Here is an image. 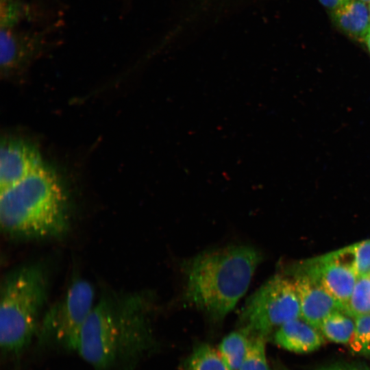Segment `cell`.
Listing matches in <instances>:
<instances>
[{
	"label": "cell",
	"instance_id": "7a4b0ae2",
	"mask_svg": "<svg viewBox=\"0 0 370 370\" xmlns=\"http://www.w3.org/2000/svg\"><path fill=\"white\" fill-rule=\"evenodd\" d=\"M262 258L253 247L230 245L185 260V301L212 320H223L246 293Z\"/></svg>",
	"mask_w": 370,
	"mask_h": 370
},
{
	"label": "cell",
	"instance_id": "277c9868",
	"mask_svg": "<svg viewBox=\"0 0 370 370\" xmlns=\"http://www.w3.org/2000/svg\"><path fill=\"white\" fill-rule=\"evenodd\" d=\"M48 277L40 263L6 274L0 293L1 358L18 361L36 338L48 294Z\"/></svg>",
	"mask_w": 370,
	"mask_h": 370
},
{
	"label": "cell",
	"instance_id": "7c38bea8",
	"mask_svg": "<svg viewBox=\"0 0 370 370\" xmlns=\"http://www.w3.org/2000/svg\"><path fill=\"white\" fill-rule=\"evenodd\" d=\"M336 24L349 36L364 40L370 29L369 10L360 0H349L333 12Z\"/></svg>",
	"mask_w": 370,
	"mask_h": 370
},
{
	"label": "cell",
	"instance_id": "ac0fdd59",
	"mask_svg": "<svg viewBox=\"0 0 370 370\" xmlns=\"http://www.w3.org/2000/svg\"><path fill=\"white\" fill-rule=\"evenodd\" d=\"M354 323L350 348L355 353L370 356V314L356 318Z\"/></svg>",
	"mask_w": 370,
	"mask_h": 370
},
{
	"label": "cell",
	"instance_id": "52a82bcc",
	"mask_svg": "<svg viewBox=\"0 0 370 370\" xmlns=\"http://www.w3.org/2000/svg\"><path fill=\"white\" fill-rule=\"evenodd\" d=\"M298 271L319 283L343 307L358 278L349 246L308 260Z\"/></svg>",
	"mask_w": 370,
	"mask_h": 370
},
{
	"label": "cell",
	"instance_id": "3957f363",
	"mask_svg": "<svg viewBox=\"0 0 370 370\" xmlns=\"http://www.w3.org/2000/svg\"><path fill=\"white\" fill-rule=\"evenodd\" d=\"M0 192V224L5 234L40 239L59 237L68 230L65 193L55 174L44 165Z\"/></svg>",
	"mask_w": 370,
	"mask_h": 370
},
{
	"label": "cell",
	"instance_id": "e0dca14e",
	"mask_svg": "<svg viewBox=\"0 0 370 370\" xmlns=\"http://www.w3.org/2000/svg\"><path fill=\"white\" fill-rule=\"evenodd\" d=\"M267 338L251 334L249 347L239 370H271L266 355Z\"/></svg>",
	"mask_w": 370,
	"mask_h": 370
},
{
	"label": "cell",
	"instance_id": "4fadbf2b",
	"mask_svg": "<svg viewBox=\"0 0 370 370\" xmlns=\"http://www.w3.org/2000/svg\"><path fill=\"white\" fill-rule=\"evenodd\" d=\"M251 334L239 328L225 336L219 346V353L230 370H239L247 353Z\"/></svg>",
	"mask_w": 370,
	"mask_h": 370
},
{
	"label": "cell",
	"instance_id": "9c48e42d",
	"mask_svg": "<svg viewBox=\"0 0 370 370\" xmlns=\"http://www.w3.org/2000/svg\"><path fill=\"white\" fill-rule=\"evenodd\" d=\"M45 44L43 32L20 31L16 27L1 28V73L8 75L21 69L40 53Z\"/></svg>",
	"mask_w": 370,
	"mask_h": 370
},
{
	"label": "cell",
	"instance_id": "ba28073f",
	"mask_svg": "<svg viewBox=\"0 0 370 370\" xmlns=\"http://www.w3.org/2000/svg\"><path fill=\"white\" fill-rule=\"evenodd\" d=\"M43 165L36 148L24 140L5 137L1 142L0 188L5 189Z\"/></svg>",
	"mask_w": 370,
	"mask_h": 370
},
{
	"label": "cell",
	"instance_id": "d6986e66",
	"mask_svg": "<svg viewBox=\"0 0 370 370\" xmlns=\"http://www.w3.org/2000/svg\"><path fill=\"white\" fill-rule=\"evenodd\" d=\"M27 11L26 5L20 0H1V28L15 27Z\"/></svg>",
	"mask_w": 370,
	"mask_h": 370
},
{
	"label": "cell",
	"instance_id": "484cf974",
	"mask_svg": "<svg viewBox=\"0 0 370 370\" xmlns=\"http://www.w3.org/2000/svg\"><path fill=\"white\" fill-rule=\"evenodd\" d=\"M369 14H370V3H369Z\"/></svg>",
	"mask_w": 370,
	"mask_h": 370
},
{
	"label": "cell",
	"instance_id": "5bb4252c",
	"mask_svg": "<svg viewBox=\"0 0 370 370\" xmlns=\"http://www.w3.org/2000/svg\"><path fill=\"white\" fill-rule=\"evenodd\" d=\"M184 370H230L219 352L208 344L197 345L187 358Z\"/></svg>",
	"mask_w": 370,
	"mask_h": 370
},
{
	"label": "cell",
	"instance_id": "6da1fadb",
	"mask_svg": "<svg viewBox=\"0 0 370 370\" xmlns=\"http://www.w3.org/2000/svg\"><path fill=\"white\" fill-rule=\"evenodd\" d=\"M153 301L143 292L104 293L82 328L76 353L93 370H135L157 347Z\"/></svg>",
	"mask_w": 370,
	"mask_h": 370
},
{
	"label": "cell",
	"instance_id": "cb8c5ba5",
	"mask_svg": "<svg viewBox=\"0 0 370 370\" xmlns=\"http://www.w3.org/2000/svg\"><path fill=\"white\" fill-rule=\"evenodd\" d=\"M364 40L365 41L367 46L370 51V29H369L367 34H366Z\"/></svg>",
	"mask_w": 370,
	"mask_h": 370
},
{
	"label": "cell",
	"instance_id": "9a60e30c",
	"mask_svg": "<svg viewBox=\"0 0 370 370\" xmlns=\"http://www.w3.org/2000/svg\"><path fill=\"white\" fill-rule=\"evenodd\" d=\"M342 312L330 314L321 323L319 330L328 340L337 343L349 342L354 331L355 323Z\"/></svg>",
	"mask_w": 370,
	"mask_h": 370
},
{
	"label": "cell",
	"instance_id": "d4e9b609",
	"mask_svg": "<svg viewBox=\"0 0 370 370\" xmlns=\"http://www.w3.org/2000/svg\"><path fill=\"white\" fill-rule=\"evenodd\" d=\"M360 1L364 2V3H370V0H360Z\"/></svg>",
	"mask_w": 370,
	"mask_h": 370
},
{
	"label": "cell",
	"instance_id": "8fae6325",
	"mask_svg": "<svg viewBox=\"0 0 370 370\" xmlns=\"http://www.w3.org/2000/svg\"><path fill=\"white\" fill-rule=\"evenodd\" d=\"M301 318L287 321L275 332L273 339L280 347L295 353H308L318 349L323 338L317 329Z\"/></svg>",
	"mask_w": 370,
	"mask_h": 370
},
{
	"label": "cell",
	"instance_id": "30bf717a",
	"mask_svg": "<svg viewBox=\"0 0 370 370\" xmlns=\"http://www.w3.org/2000/svg\"><path fill=\"white\" fill-rule=\"evenodd\" d=\"M293 279L299 299L301 319L310 325L319 329L330 314L344 312L343 306L309 276L297 271Z\"/></svg>",
	"mask_w": 370,
	"mask_h": 370
},
{
	"label": "cell",
	"instance_id": "44dd1931",
	"mask_svg": "<svg viewBox=\"0 0 370 370\" xmlns=\"http://www.w3.org/2000/svg\"><path fill=\"white\" fill-rule=\"evenodd\" d=\"M326 8L333 12L346 4L349 0H319Z\"/></svg>",
	"mask_w": 370,
	"mask_h": 370
},
{
	"label": "cell",
	"instance_id": "2e32d148",
	"mask_svg": "<svg viewBox=\"0 0 370 370\" xmlns=\"http://www.w3.org/2000/svg\"><path fill=\"white\" fill-rule=\"evenodd\" d=\"M344 312L354 318L370 314V275L358 278Z\"/></svg>",
	"mask_w": 370,
	"mask_h": 370
},
{
	"label": "cell",
	"instance_id": "8992f818",
	"mask_svg": "<svg viewBox=\"0 0 370 370\" xmlns=\"http://www.w3.org/2000/svg\"><path fill=\"white\" fill-rule=\"evenodd\" d=\"M298 318L300 304L294 280L277 274L247 299L241 312L239 328L267 338L280 326Z\"/></svg>",
	"mask_w": 370,
	"mask_h": 370
},
{
	"label": "cell",
	"instance_id": "5b68a950",
	"mask_svg": "<svg viewBox=\"0 0 370 370\" xmlns=\"http://www.w3.org/2000/svg\"><path fill=\"white\" fill-rule=\"evenodd\" d=\"M95 290L86 280L71 282L62 299L45 312L36 335L37 347L76 352L82 328L95 304Z\"/></svg>",
	"mask_w": 370,
	"mask_h": 370
},
{
	"label": "cell",
	"instance_id": "7402d4cb",
	"mask_svg": "<svg viewBox=\"0 0 370 370\" xmlns=\"http://www.w3.org/2000/svg\"><path fill=\"white\" fill-rule=\"evenodd\" d=\"M345 370H370V367L361 364L345 365Z\"/></svg>",
	"mask_w": 370,
	"mask_h": 370
},
{
	"label": "cell",
	"instance_id": "603a6c76",
	"mask_svg": "<svg viewBox=\"0 0 370 370\" xmlns=\"http://www.w3.org/2000/svg\"><path fill=\"white\" fill-rule=\"evenodd\" d=\"M318 370H345V366L332 365V366L321 368Z\"/></svg>",
	"mask_w": 370,
	"mask_h": 370
},
{
	"label": "cell",
	"instance_id": "ffe728a7",
	"mask_svg": "<svg viewBox=\"0 0 370 370\" xmlns=\"http://www.w3.org/2000/svg\"><path fill=\"white\" fill-rule=\"evenodd\" d=\"M353 249L358 277L370 275V239L354 244Z\"/></svg>",
	"mask_w": 370,
	"mask_h": 370
}]
</instances>
